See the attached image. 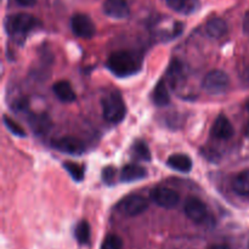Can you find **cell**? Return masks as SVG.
Listing matches in <instances>:
<instances>
[{"label":"cell","mask_w":249,"mask_h":249,"mask_svg":"<svg viewBox=\"0 0 249 249\" xmlns=\"http://www.w3.org/2000/svg\"><path fill=\"white\" fill-rule=\"evenodd\" d=\"M208 249H230V247L226 245H213V246H211Z\"/></svg>","instance_id":"30"},{"label":"cell","mask_w":249,"mask_h":249,"mask_svg":"<svg viewBox=\"0 0 249 249\" xmlns=\"http://www.w3.org/2000/svg\"><path fill=\"white\" fill-rule=\"evenodd\" d=\"M246 134H247V136L249 138V124L247 125V128H246Z\"/></svg>","instance_id":"31"},{"label":"cell","mask_w":249,"mask_h":249,"mask_svg":"<svg viewBox=\"0 0 249 249\" xmlns=\"http://www.w3.org/2000/svg\"><path fill=\"white\" fill-rule=\"evenodd\" d=\"M243 31L249 34V11L243 17Z\"/></svg>","instance_id":"28"},{"label":"cell","mask_w":249,"mask_h":249,"mask_svg":"<svg viewBox=\"0 0 249 249\" xmlns=\"http://www.w3.org/2000/svg\"><path fill=\"white\" fill-rule=\"evenodd\" d=\"M75 240L80 243V245H89L90 237H91V231H90V225L88 221L83 220L75 226L74 230Z\"/></svg>","instance_id":"20"},{"label":"cell","mask_w":249,"mask_h":249,"mask_svg":"<svg viewBox=\"0 0 249 249\" xmlns=\"http://www.w3.org/2000/svg\"><path fill=\"white\" fill-rule=\"evenodd\" d=\"M212 135L219 140H229L233 135V128L229 118L224 114H219L212 126Z\"/></svg>","instance_id":"11"},{"label":"cell","mask_w":249,"mask_h":249,"mask_svg":"<svg viewBox=\"0 0 249 249\" xmlns=\"http://www.w3.org/2000/svg\"><path fill=\"white\" fill-rule=\"evenodd\" d=\"M153 101L157 106H167L170 101V95L164 82H160L155 88L153 92Z\"/></svg>","instance_id":"19"},{"label":"cell","mask_w":249,"mask_h":249,"mask_svg":"<svg viewBox=\"0 0 249 249\" xmlns=\"http://www.w3.org/2000/svg\"><path fill=\"white\" fill-rule=\"evenodd\" d=\"M246 108H247V111L249 112V100L247 101V104H246Z\"/></svg>","instance_id":"32"},{"label":"cell","mask_w":249,"mask_h":249,"mask_svg":"<svg viewBox=\"0 0 249 249\" xmlns=\"http://www.w3.org/2000/svg\"><path fill=\"white\" fill-rule=\"evenodd\" d=\"M140 60L135 53L122 50L112 53L107 61V67L117 77H129L140 70Z\"/></svg>","instance_id":"1"},{"label":"cell","mask_w":249,"mask_h":249,"mask_svg":"<svg viewBox=\"0 0 249 249\" xmlns=\"http://www.w3.org/2000/svg\"><path fill=\"white\" fill-rule=\"evenodd\" d=\"M148 202L145 197L139 196V195H130L122 199L118 204V209L121 213L128 216H136L142 214L147 209Z\"/></svg>","instance_id":"5"},{"label":"cell","mask_w":249,"mask_h":249,"mask_svg":"<svg viewBox=\"0 0 249 249\" xmlns=\"http://www.w3.org/2000/svg\"><path fill=\"white\" fill-rule=\"evenodd\" d=\"M114 177H116V169L113 167H106L102 170V179L106 184H111L113 182Z\"/></svg>","instance_id":"26"},{"label":"cell","mask_w":249,"mask_h":249,"mask_svg":"<svg viewBox=\"0 0 249 249\" xmlns=\"http://www.w3.org/2000/svg\"><path fill=\"white\" fill-rule=\"evenodd\" d=\"M206 32L209 36L214 39H220L228 33V24L219 17L209 19L206 24Z\"/></svg>","instance_id":"14"},{"label":"cell","mask_w":249,"mask_h":249,"mask_svg":"<svg viewBox=\"0 0 249 249\" xmlns=\"http://www.w3.org/2000/svg\"><path fill=\"white\" fill-rule=\"evenodd\" d=\"M202 85H203V89L209 94L219 95L223 94L229 89L230 79H229V75L225 72L220 70H214L211 71L204 77Z\"/></svg>","instance_id":"4"},{"label":"cell","mask_w":249,"mask_h":249,"mask_svg":"<svg viewBox=\"0 0 249 249\" xmlns=\"http://www.w3.org/2000/svg\"><path fill=\"white\" fill-rule=\"evenodd\" d=\"M242 78H243V82H245L247 85H249V67H247L245 70V72H243L242 74Z\"/></svg>","instance_id":"29"},{"label":"cell","mask_w":249,"mask_h":249,"mask_svg":"<svg viewBox=\"0 0 249 249\" xmlns=\"http://www.w3.org/2000/svg\"><path fill=\"white\" fill-rule=\"evenodd\" d=\"M101 249H123V241L117 235H108L105 238Z\"/></svg>","instance_id":"25"},{"label":"cell","mask_w":249,"mask_h":249,"mask_svg":"<svg viewBox=\"0 0 249 249\" xmlns=\"http://www.w3.org/2000/svg\"><path fill=\"white\" fill-rule=\"evenodd\" d=\"M151 198L157 206L162 208L172 209L178 206L180 201V196L177 191L168 187H156L151 192Z\"/></svg>","instance_id":"7"},{"label":"cell","mask_w":249,"mask_h":249,"mask_svg":"<svg viewBox=\"0 0 249 249\" xmlns=\"http://www.w3.org/2000/svg\"><path fill=\"white\" fill-rule=\"evenodd\" d=\"M233 191L241 196H249V170L236 175L232 181Z\"/></svg>","instance_id":"17"},{"label":"cell","mask_w":249,"mask_h":249,"mask_svg":"<svg viewBox=\"0 0 249 249\" xmlns=\"http://www.w3.org/2000/svg\"><path fill=\"white\" fill-rule=\"evenodd\" d=\"M133 153L135 157H138L141 160H151V152L150 148H148L147 143L145 141L138 140L134 142L133 146Z\"/></svg>","instance_id":"23"},{"label":"cell","mask_w":249,"mask_h":249,"mask_svg":"<svg viewBox=\"0 0 249 249\" xmlns=\"http://www.w3.org/2000/svg\"><path fill=\"white\" fill-rule=\"evenodd\" d=\"M51 143H53V146L56 150L68 153V155L80 156L85 152L84 143L79 139L73 138V136H65V138L55 139Z\"/></svg>","instance_id":"9"},{"label":"cell","mask_w":249,"mask_h":249,"mask_svg":"<svg viewBox=\"0 0 249 249\" xmlns=\"http://www.w3.org/2000/svg\"><path fill=\"white\" fill-rule=\"evenodd\" d=\"M102 111L105 119L109 123H119L123 121L126 108L119 92H109L102 99Z\"/></svg>","instance_id":"2"},{"label":"cell","mask_w":249,"mask_h":249,"mask_svg":"<svg viewBox=\"0 0 249 249\" xmlns=\"http://www.w3.org/2000/svg\"><path fill=\"white\" fill-rule=\"evenodd\" d=\"M2 121H4L5 126H6L14 135L21 136V138H24V136H26V131H24L23 129H22V126L19 125V124H17L14 119H11L7 116H4Z\"/></svg>","instance_id":"24"},{"label":"cell","mask_w":249,"mask_h":249,"mask_svg":"<svg viewBox=\"0 0 249 249\" xmlns=\"http://www.w3.org/2000/svg\"><path fill=\"white\" fill-rule=\"evenodd\" d=\"M71 28L73 33L79 38H92L96 33V27L89 16L84 14H77L71 19Z\"/></svg>","instance_id":"6"},{"label":"cell","mask_w":249,"mask_h":249,"mask_svg":"<svg viewBox=\"0 0 249 249\" xmlns=\"http://www.w3.org/2000/svg\"><path fill=\"white\" fill-rule=\"evenodd\" d=\"M167 5L177 12H189L194 10L195 0H165Z\"/></svg>","instance_id":"21"},{"label":"cell","mask_w":249,"mask_h":249,"mask_svg":"<svg viewBox=\"0 0 249 249\" xmlns=\"http://www.w3.org/2000/svg\"><path fill=\"white\" fill-rule=\"evenodd\" d=\"M28 122L34 133L39 134V135L46 133L51 126V121L46 114H32Z\"/></svg>","instance_id":"16"},{"label":"cell","mask_w":249,"mask_h":249,"mask_svg":"<svg viewBox=\"0 0 249 249\" xmlns=\"http://www.w3.org/2000/svg\"><path fill=\"white\" fill-rule=\"evenodd\" d=\"M53 90V92H55L56 97H57L60 101L70 104V102H73L75 100L74 90L71 87L70 83L66 82V80H60V82L55 83Z\"/></svg>","instance_id":"13"},{"label":"cell","mask_w":249,"mask_h":249,"mask_svg":"<svg viewBox=\"0 0 249 249\" xmlns=\"http://www.w3.org/2000/svg\"><path fill=\"white\" fill-rule=\"evenodd\" d=\"M21 6H33L36 2V0H15Z\"/></svg>","instance_id":"27"},{"label":"cell","mask_w":249,"mask_h":249,"mask_svg":"<svg viewBox=\"0 0 249 249\" xmlns=\"http://www.w3.org/2000/svg\"><path fill=\"white\" fill-rule=\"evenodd\" d=\"M147 177V170L139 164H128L122 169L121 180L123 182H133Z\"/></svg>","instance_id":"12"},{"label":"cell","mask_w":249,"mask_h":249,"mask_svg":"<svg viewBox=\"0 0 249 249\" xmlns=\"http://www.w3.org/2000/svg\"><path fill=\"white\" fill-rule=\"evenodd\" d=\"M63 168L67 170L68 174H70L71 177H72V179L75 180V181L79 182L84 179V167H83V165L74 162H65L63 163Z\"/></svg>","instance_id":"22"},{"label":"cell","mask_w":249,"mask_h":249,"mask_svg":"<svg viewBox=\"0 0 249 249\" xmlns=\"http://www.w3.org/2000/svg\"><path fill=\"white\" fill-rule=\"evenodd\" d=\"M167 164L169 165L172 169L178 170V172L181 173H189L192 169V160L189 156L181 155V153H178V155H172L167 160Z\"/></svg>","instance_id":"15"},{"label":"cell","mask_w":249,"mask_h":249,"mask_svg":"<svg viewBox=\"0 0 249 249\" xmlns=\"http://www.w3.org/2000/svg\"><path fill=\"white\" fill-rule=\"evenodd\" d=\"M184 78V65L179 60H174L170 63V67L168 70V79L173 88L179 84L180 80Z\"/></svg>","instance_id":"18"},{"label":"cell","mask_w":249,"mask_h":249,"mask_svg":"<svg viewBox=\"0 0 249 249\" xmlns=\"http://www.w3.org/2000/svg\"><path fill=\"white\" fill-rule=\"evenodd\" d=\"M184 211L187 218L197 224L204 223L207 220V218H208V209H207V206L201 199L196 198V197H190V198H187V201L185 202Z\"/></svg>","instance_id":"8"},{"label":"cell","mask_w":249,"mask_h":249,"mask_svg":"<svg viewBox=\"0 0 249 249\" xmlns=\"http://www.w3.org/2000/svg\"><path fill=\"white\" fill-rule=\"evenodd\" d=\"M104 12L114 19L126 18L130 14V9L125 0H106L104 2Z\"/></svg>","instance_id":"10"},{"label":"cell","mask_w":249,"mask_h":249,"mask_svg":"<svg viewBox=\"0 0 249 249\" xmlns=\"http://www.w3.org/2000/svg\"><path fill=\"white\" fill-rule=\"evenodd\" d=\"M38 26V19L28 14H17L7 18V31L14 38H24Z\"/></svg>","instance_id":"3"}]
</instances>
